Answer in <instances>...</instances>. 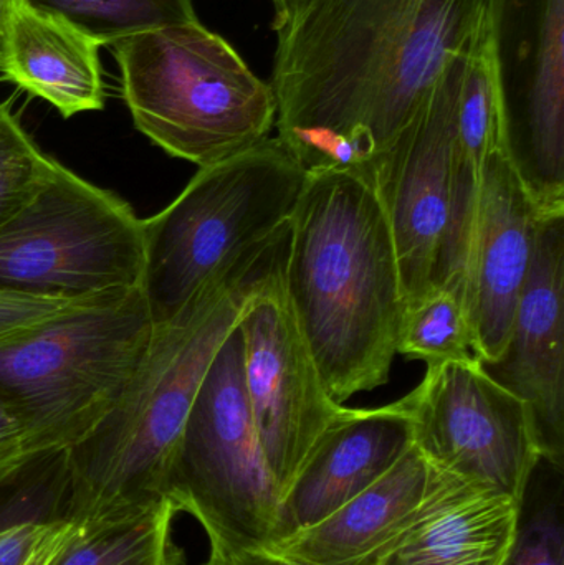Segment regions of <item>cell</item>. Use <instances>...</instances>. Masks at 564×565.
Masks as SVG:
<instances>
[{"instance_id":"obj_3","label":"cell","mask_w":564,"mask_h":565,"mask_svg":"<svg viewBox=\"0 0 564 565\" xmlns=\"http://www.w3.org/2000/svg\"><path fill=\"white\" fill-rule=\"evenodd\" d=\"M284 285L334 401L344 404L387 384L404 296L373 172H305L290 218Z\"/></svg>"},{"instance_id":"obj_25","label":"cell","mask_w":564,"mask_h":565,"mask_svg":"<svg viewBox=\"0 0 564 565\" xmlns=\"http://www.w3.org/2000/svg\"><path fill=\"white\" fill-rule=\"evenodd\" d=\"M85 531L68 516L0 527V565H58Z\"/></svg>"},{"instance_id":"obj_7","label":"cell","mask_w":564,"mask_h":565,"mask_svg":"<svg viewBox=\"0 0 564 565\" xmlns=\"http://www.w3.org/2000/svg\"><path fill=\"white\" fill-rule=\"evenodd\" d=\"M142 218L56 162L45 184L0 225V289L82 298L141 285Z\"/></svg>"},{"instance_id":"obj_10","label":"cell","mask_w":564,"mask_h":565,"mask_svg":"<svg viewBox=\"0 0 564 565\" xmlns=\"http://www.w3.org/2000/svg\"><path fill=\"white\" fill-rule=\"evenodd\" d=\"M500 146L539 218L564 215V0H486Z\"/></svg>"},{"instance_id":"obj_4","label":"cell","mask_w":564,"mask_h":565,"mask_svg":"<svg viewBox=\"0 0 564 565\" xmlns=\"http://www.w3.org/2000/svg\"><path fill=\"white\" fill-rule=\"evenodd\" d=\"M113 46L132 122L172 158L207 168L270 138L277 121L270 83L199 20Z\"/></svg>"},{"instance_id":"obj_12","label":"cell","mask_w":564,"mask_h":565,"mask_svg":"<svg viewBox=\"0 0 564 565\" xmlns=\"http://www.w3.org/2000/svg\"><path fill=\"white\" fill-rule=\"evenodd\" d=\"M472 46L447 65L413 121L373 166L396 247L404 305L440 285L460 89Z\"/></svg>"},{"instance_id":"obj_14","label":"cell","mask_w":564,"mask_h":565,"mask_svg":"<svg viewBox=\"0 0 564 565\" xmlns=\"http://www.w3.org/2000/svg\"><path fill=\"white\" fill-rule=\"evenodd\" d=\"M486 365V364H483ZM530 405L543 461H564V215L540 218L529 277L502 359L486 365Z\"/></svg>"},{"instance_id":"obj_2","label":"cell","mask_w":564,"mask_h":565,"mask_svg":"<svg viewBox=\"0 0 564 565\" xmlns=\"http://www.w3.org/2000/svg\"><path fill=\"white\" fill-rule=\"evenodd\" d=\"M290 224L209 281L174 318L155 324L135 377L102 424L63 454L65 516L102 526L171 498L189 412L251 292L285 258Z\"/></svg>"},{"instance_id":"obj_27","label":"cell","mask_w":564,"mask_h":565,"mask_svg":"<svg viewBox=\"0 0 564 565\" xmlns=\"http://www.w3.org/2000/svg\"><path fill=\"white\" fill-rule=\"evenodd\" d=\"M35 460L25 428L12 411L0 402V488L25 473Z\"/></svg>"},{"instance_id":"obj_11","label":"cell","mask_w":564,"mask_h":565,"mask_svg":"<svg viewBox=\"0 0 564 565\" xmlns=\"http://www.w3.org/2000/svg\"><path fill=\"white\" fill-rule=\"evenodd\" d=\"M284 262L251 292L238 319L245 391L278 503L321 435L347 411L331 397L291 311Z\"/></svg>"},{"instance_id":"obj_19","label":"cell","mask_w":564,"mask_h":565,"mask_svg":"<svg viewBox=\"0 0 564 565\" xmlns=\"http://www.w3.org/2000/svg\"><path fill=\"white\" fill-rule=\"evenodd\" d=\"M522 503L460 484L380 565H502Z\"/></svg>"},{"instance_id":"obj_15","label":"cell","mask_w":564,"mask_h":565,"mask_svg":"<svg viewBox=\"0 0 564 565\" xmlns=\"http://www.w3.org/2000/svg\"><path fill=\"white\" fill-rule=\"evenodd\" d=\"M460 484L413 445L383 478L327 520L264 550L300 565H380Z\"/></svg>"},{"instance_id":"obj_16","label":"cell","mask_w":564,"mask_h":565,"mask_svg":"<svg viewBox=\"0 0 564 565\" xmlns=\"http://www.w3.org/2000/svg\"><path fill=\"white\" fill-rule=\"evenodd\" d=\"M400 401L348 408L327 428L278 503L270 544L327 520L383 478L413 447Z\"/></svg>"},{"instance_id":"obj_6","label":"cell","mask_w":564,"mask_h":565,"mask_svg":"<svg viewBox=\"0 0 564 565\" xmlns=\"http://www.w3.org/2000/svg\"><path fill=\"white\" fill-rule=\"evenodd\" d=\"M305 169L278 138L195 172L158 214L142 218L141 291L155 324L174 318L209 281L290 224Z\"/></svg>"},{"instance_id":"obj_26","label":"cell","mask_w":564,"mask_h":565,"mask_svg":"<svg viewBox=\"0 0 564 565\" xmlns=\"http://www.w3.org/2000/svg\"><path fill=\"white\" fill-rule=\"evenodd\" d=\"M106 296L109 295L50 298L0 289V345L22 338L26 332L46 324L52 319L85 308Z\"/></svg>"},{"instance_id":"obj_9","label":"cell","mask_w":564,"mask_h":565,"mask_svg":"<svg viewBox=\"0 0 564 565\" xmlns=\"http://www.w3.org/2000/svg\"><path fill=\"white\" fill-rule=\"evenodd\" d=\"M400 404L413 425L414 447L440 473L522 503L543 461L535 418L479 358L427 365Z\"/></svg>"},{"instance_id":"obj_8","label":"cell","mask_w":564,"mask_h":565,"mask_svg":"<svg viewBox=\"0 0 564 565\" xmlns=\"http://www.w3.org/2000/svg\"><path fill=\"white\" fill-rule=\"evenodd\" d=\"M169 500L179 514L198 521L209 547L270 544L278 493L248 405L238 324L215 354L189 412Z\"/></svg>"},{"instance_id":"obj_29","label":"cell","mask_w":564,"mask_h":565,"mask_svg":"<svg viewBox=\"0 0 564 565\" xmlns=\"http://www.w3.org/2000/svg\"><path fill=\"white\" fill-rule=\"evenodd\" d=\"M202 565H224V563H222V559L217 554L211 553L209 554V559Z\"/></svg>"},{"instance_id":"obj_21","label":"cell","mask_w":564,"mask_h":565,"mask_svg":"<svg viewBox=\"0 0 564 565\" xmlns=\"http://www.w3.org/2000/svg\"><path fill=\"white\" fill-rule=\"evenodd\" d=\"M396 354L426 362V367L476 355L462 295L439 286L406 302L397 328Z\"/></svg>"},{"instance_id":"obj_1","label":"cell","mask_w":564,"mask_h":565,"mask_svg":"<svg viewBox=\"0 0 564 565\" xmlns=\"http://www.w3.org/2000/svg\"><path fill=\"white\" fill-rule=\"evenodd\" d=\"M277 138L307 171L374 162L486 26V0H270Z\"/></svg>"},{"instance_id":"obj_20","label":"cell","mask_w":564,"mask_h":565,"mask_svg":"<svg viewBox=\"0 0 564 565\" xmlns=\"http://www.w3.org/2000/svg\"><path fill=\"white\" fill-rule=\"evenodd\" d=\"M179 511L161 501L139 516L86 527L58 565H175L172 524Z\"/></svg>"},{"instance_id":"obj_17","label":"cell","mask_w":564,"mask_h":565,"mask_svg":"<svg viewBox=\"0 0 564 565\" xmlns=\"http://www.w3.org/2000/svg\"><path fill=\"white\" fill-rule=\"evenodd\" d=\"M99 49L65 17L29 0H2L0 73L63 118L105 106Z\"/></svg>"},{"instance_id":"obj_5","label":"cell","mask_w":564,"mask_h":565,"mask_svg":"<svg viewBox=\"0 0 564 565\" xmlns=\"http://www.w3.org/2000/svg\"><path fill=\"white\" fill-rule=\"evenodd\" d=\"M152 332L136 286L0 345V402L25 428L36 460L66 454L102 424L135 377Z\"/></svg>"},{"instance_id":"obj_24","label":"cell","mask_w":564,"mask_h":565,"mask_svg":"<svg viewBox=\"0 0 564 565\" xmlns=\"http://www.w3.org/2000/svg\"><path fill=\"white\" fill-rule=\"evenodd\" d=\"M35 145L7 103H0V225L45 184L56 166Z\"/></svg>"},{"instance_id":"obj_30","label":"cell","mask_w":564,"mask_h":565,"mask_svg":"<svg viewBox=\"0 0 564 565\" xmlns=\"http://www.w3.org/2000/svg\"><path fill=\"white\" fill-rule=\"evenodd\" d=\"M0 9H2V0H0Z\"/></svg>"},{"instance_id":"obj_13","label":"cell","mask_w":564,"mask_h":565,"mask_svg":"<svg viewBox=\"0 0 564 565\" xmlns=\"http://www.w3.org/2000/svg\"><path fill=\"white\" fill-rule=\"evenodd\" d=\"M539 215L502 148L487 162L462 278V301L482 364L502 359L529 277Z\"/></svg>"},{"instance_id":"obj_28","label":"cell","mask_w":564,"mask_h":565,"mask_svg":"<svg viewBox=\"0 0 564 565\" xmlns=\"http://www.w3.org/2000/svg\"><path fill=\"white\" fill-rule=\"evenodd\" d=\"M211 553L217 554L224 565H300L290 563L267 550L222 551L211 547Z\"/></svg>"},{"instance_id":"obj_23","label":"cell","mask_w":564,"mask_h":565,"mask_svg":"<svg viewBox=\"0 0 564 565\" xmlns=\"http://www.w3.org/2000/svg\"><path fill=\"white\" fill-rule=\"evenodd\" d=\"M563 471L536 480L520 507L515 540L502 565H564Z\"/></svg>"},{"instance_id":"obj_22","label":"cell","mask_w":564,"mask_h":565,"mask_svg":"<svg viewBox=\"0 0 564 565\" xmlns=\"http://www.w3.org/2000/svg\"><path fill=\"white\" fill-rule=\"evenodd\" d=\"M33 6L65 17L99 45L161 26L195 22L192 0H29Z\"/></svg>"},{"instance_id":"obj_18","label":"cell","mask_w":564,"mask_h":565,"mask_svg":"<svg viewBox=\"0 0 564 565\" xmlns=\"http://www.w3.org/2000/svg\"><path fill=\"white\" fill-rule=\"evenodd\" d=\"M497 148H502L499 95L490 62L486 25L470 50L460 89L454 149L453 209L440 268L439 286H449L460 295L483 174L487 162Z\"/></svg>"}]
</instances>
